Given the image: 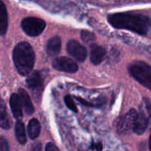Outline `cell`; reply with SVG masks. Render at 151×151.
I'll list each match as a JSON object with an SVG mask.
<instances>
[{
  "instance_id": "cell-1",
  "label": "cell",
  "mask_w": 151,
  "mask_h": 151,
  "mask_svg": "<svg viewBox=\"0 0 151 151\" xmlns=\"http://www.w3.org/2000/svg\"><path fill=\"white\" fill-rule=\"evenodd\" d=\"M109 24L118 29H126L139 35H147L150 28L148 16L133 13H116L108 16Z\"/></svg>"
},
{
  "instance_id": "cell-2",
  "label": "cell",
  "mask_w": 151,
  "mask_h": 151,
  "mask_svg": "<svg viewBox=\"0 0 151 151\" xmlns=\"http://www.w3.org/2000/svg\"><path fill=\"white\" fill-rule=\"evenodd\" d=\"M13 60L18 72L22 76L29 75L35 63V52L27 42H20L15 47Z\"/></svg>"
},
{
  "instance_id": "cell-3",
  "label": "cell",
  "mask_w": 151,
  "mask_h": 151,
  "mask_svg": "<svg viewBox=\"0 0 151 151\" xmlns=\"http://www.w3.org/2000/svg\"><path fill=\"white\" fill-rule=\"evenodd\" d=\"M131 76L137 80L143 86L151 89V67L147 63L136 61L128 67Z\"/></svg>"
},
{
  "instance_id": "cell-4",
  "label": "cell",
  "mask_w": 151,
  "mask_h": 151,
  "mask_svg": "<svg viewBox=\"0 0 151 151\" xmlns=\"http://www.w3.org/2000/svg\"><path fill=\"white\" fill-rule=\"evenodd\" d=\"M150 115V103L149 100H144V103L142 105L139 113L137 114V119L134 123L133 131L139 135H142L147 130Z\"/></svg>"
},
{
  "instance_id": "cell-5",
  "label": "cell",
  "mask_w": 151,
  "mask_h": 151,
  "mask_svg": "<svg viewBox=\"0 0 151 151\" xmlns=\"http://www.w3.org/2000/svg\"><path fill=\"white\" fill-rule=\"evenodd\" d=\"M22 29L27 35L35 37L39 35L46 27V22L36 17H27L21 23Z\"/></svg>"
},
{
  "instance_id": "cell-6",
  "label": "cell",
  "mask_w": 151,
  "mask_h": 151,
  "mask_svg": "<svg viewBox=\"0 0 151 151\" xmlns=\"http://www.w3.org/2000/svg\"><path fill=\"white\" fill-rule=\"evenodd\" d=\"M137 116V112L135 109H131L127 114L120 116L116 122V128L119 134H128L133 130L136 119Z\"/></svg>"
},
{
  "instance_id": "cell-7",
  "label": "cell",
  "mask_w": 151,
  "mask_h": 151,
  "mask_svg": "<svg viewBox=\"0 0 151 151\" xmlns=\"http://www.w3.org/2000/svg\"><path fill=\"white\" fill-rule=\"evenodd\" d=\"M44 75L39 71H33L27 78V85L32 91V94L39 96L44 88Z\"/></svg>"
},
{
  "instance_id": "cell-8",
  "label": "cell",
  "mask_w": 151,
  "mask_h": 151,
  "mask_svg": "<svg viewBox=\"0 0 151 151\" xmlns=\"http://www.w3.org/2000/svg\"><path fill=\"white\" fill-rule=\"evenodd\" d=\"M66 50L68 54L78 61L83 62L86 58V49L75 40L72 39L67 43Z\"/></svg>"
},
{
  "instance_id": "cell-9",
  "label": "cell",
  "mask_w": 151,
  "mask_h": 151,
  "mask_svg": "<svg viewBox=\"0 0 151 151\" xmlns=\"http://www.w3.org/2000/svg\"><path fill=\"white\" fill-rule=\"evenodd\" d=\"M52 66L56 70L67 73H75L78 70V66L72 59L67 57L57 58L52 61Z\"/></svg>"
},
{
  "instance_id": "cell-10",
  "label": "cell",
  "mask_w": 151,
  "mask_h": 151,
  "mask_svg": "<svg viewBox=\"0 0 151 151\" xmlns=\"http://www.w3.org/2000/svg\"><path fill=\"white\" fill-rule=\"evenodd\" d=\"M106 50L104 47L97 44H91L90 47V60L94 65H99L104 60Z\"/></svg>"
},
{
  "instance_id": "cell-11",
  "label": "cell",
  "mask_w": 151,
  "mask_h": 151,
  "mask_svg": "<svg viewBox=\"0 0 151 151\" xmlns=\"http://www.w3.org/2000/svg\"><path fill=\"white\" fill-rule=\"evenodd\" d=\"M18 96H19L22 107L24 109L25 113L28 115L32 114L34 112V106L27 91L23 88H19Z\"/></svg>"
},
{
  "instance_id": "cell-12",
  "label": "cell",
  "mask_w": 151,
  "mask_h": 151,
  "mask_svg": "<svg viewBox=\"0 0 151 151\" xmlns=\"http://www.w3.org/2000/svg\"><path fill=\"white\" fill-rule=\"evenodd\" d=\"M61 49V40L60 37L54 36L50 38L47 44V52L50 56H56L60 53Z\"/></svg>"
},
{
  "instance_id": "cell-13",
  "label": "cell",
  "mask_w": 151,
  "mask_h": 151,
  "mask_svg": "<svg viewBox=\"0 0 151 151\" xmlns=\"http://www.w3.org/2000/svg\"><path fill=\"white\" fill-rule=\"evenodd\" d=\"M10 105L13 116L18 120H20L23 117L22 107L19 100V96L16 94H13L10 98Z\"/></svg>"
},
{
  "instance_id": "cell-14",
  "label": "cell",
  "mask_w": 151,
  "mask_h": 151,
  "mask_svg": "<svg viewBox=\"0 0 151 151\" xmlns=\"http://www.w3.org/2000/svg\"><path fill=\"white\" fill-rule=\"evenodd\" d=\"M8 27V16L4 3L0 0V35L6 33Z\"/></svg>"
},
{
  "instance_id": "cell-15",
  "label": "cell",
  "mask_w": 151,
  "mask_h": 151,
  "mask_svg": "<svg viewBox=\"0 0 151 151\" xmlns=\"http://www.w3.org/2000/svg\"><path fill=\"white\" fill-rule=\"evenodd\" d=\"M0 127L3 129H9L11 127V122L7 115L5 104L1 97H0Z\"/></svg>"
},
{
  "instance_id": "cell-16",
  "label": "cell",
  "mask_w": 151,
  "mask_h": 151,
  "mask_svg": "<svg viewBox=\"0 0 151 151\" xmlns=\"http://www.w3.org/2000/svg\"><path fill=\"white\" fill-rule=\"evenodd\" d=\"M27 132L31 139H35L39 136L41 132V125L38 119H32L27 126Z\"/></svg>"
},
{
  "instance_id": "cell-17",
  "label": "cell",
  "mask_w": 151,
  "mask_h": 151,
  "mask_svg": "<svg viewBox=\"0 0 151 151\" xmlns=\"http://www.w3.org/2000/svg\"><path fill=\"white\" fill-rule=\"evenodd\" d=\"M15 134L18 142L21 145H24L27 142V135L24 125L20 120H18L15 125Z\"/></svg>"
},
{
  "instance_id": "cell-18",
  "label": "cell",
  "mask_w": 151,
  "mask_h": 151,
  "mask_svg": "<svg viewBox=\"0 0 151 151\" xmlns=\"http://www.w3.org/2000/svg\"><path fill=\"white\" fill-rule=\"evenodd\" d=\"M81 39L83 40V41L85 43L92 42V41H94L96 38L95 35H94L93 32H90V31H88V30H85V29L81 31Z\"/></svg>"
},
{
  "instance_id": "cell-19",
  "label": "cell",
  "mask_w": 151,
  "mask_h": 151,
  "mask_svg": "<svg viewBox=\"0 0 151 151\" xmlns=\"http://www.w3.org/2000/svg\"><path fill=\"white\" fill-rule=\"evenodd\" d=\"M64 102L66 103V106L69 108L70 110H72L74 112H78V108H77L76 104L75 101L73 100L72 97L70 95H66L64 97Z\"/></svg>"
},
{
  "instance_id": "cell-20",
  "label": "cell",
  "mask_w": 151,
  "mask_h": 151,
  "mask_svg": "<svg viewBox=\"0 0 151 151\" xmlns=\"http://www.w3.org/2000/svg\"><path fill=\"white\" fill-rule=\"evenodd\" d=\"M8 142L4 137H0V151H8Z\"/></svg>"
},
{
  "instance_id": "cell-21",
  "label": "cell",
  "mask_w": 151,
  "mask_h": 151,
  "mask_svg": "<svg viewBox=\"0 0 151 151\" xmlns=\"http://www.w3.org/2000/svg\"><path fill=\"white\" fill-rule=\"evenodd\" d=\"M75 98H76V100H78V101H79L80 103H81V104L83 105V106H88V107H97V106H96L95 104H94V103H89V102L86 101V100H85L84 99L81 98V97H75Z\"/></svg>"
},
{
  "instance_id": "cell-22",
  "label": "cell",
  "mask_w": 151,
  "mask_h": 151,
  "mask_svg": "<svg viewBox=\"0 0 151 151\" xmlns=\"http://www.w3.org/2000/svg\"><path fill=\"white\" fill-rule=\"evenodd\" d=\"M46 151H60L59 149L52 143L50 142L46 146Z\"/></svg>"
},
{
  "instance_id": "cell-23",
  "label": "cell",
  "mask_w": 151,
  "mask_h": 151,
  "mask_svg": "<svg viewBox=\"0 0 151 151\" xmlns=\"http://www.w3.org/2000/svg\"><path fill=\"white\" fill-rule=\"evenodd\" d=\"M31 151H42V145L41 143H36L33 145L31 148Z\"/></svg>"
},
{
  "instance_id": "cell-24",
  "label": "cell",
  "mask_w": 151,
  "mask_h": 151,
  "mask_svg": "<svg viewBox=\"0 0 151 151\" xmlns=\"http://www.w3.org/2000/svg\"><path fill=\"white\" fill-rule=\"evenodd\" d=\"M94 147H95V149L97 151H102V150H103V145L101 143H97Z\"/></svg>"
}]
</instances>
